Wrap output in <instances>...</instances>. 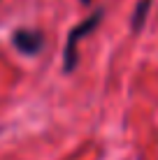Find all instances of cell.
<instances>
[{
    "label": "cell",
    "mask_w": 158,
    "mask_h": 160,
    "mask_svg": "<svg viewBox=\"0 0 158 160\" xmlns=\"http://www.w3.org/2000/svg\"><path fill=\"white\" fill-rule=\"evenodd\" d=\"M102 19H105V9L100 7V9H95L91 16H86L79 26H74V28L68 32V42H65V51H63V72L65 74H70V72L77 70V65H79V49H77L79 42L84 40L86 35H91V32L102 23Z\"/></svg>",
    "instance_id": "obj_1"
},
{
    "label": "cell",
    "mask_w": 158,
    "mask_h": 160,
    "mask_svg": "<svg viewBox=\"0 0 158 160\" xmlns=\"http://www.w3.org/2000/svg\"><path fill=\"white\" fill-rule=\"evenodd\" d=\"M12 44L19 53L23 56H37L42 53V49L47 47V37L40 30H30V28H16L12 32Z\"/></svg>",
    "instance_id": "obj_2"
},
{
    "label": "cell",
    "mask_w": 158,
    "mask_h": 160,
    "mask_svg": "<svg viewBox=\"0 0 158 160\" xmlns=\"http://www.w3.org/2000/svg\"><path fill=\"white\" fill-rule=\"evenodd\" d=\"M149 9H151V0H137V5L133 9V16H130V28H133V32H140L144 28Z\"/></svg>",
    "instance_id": "obj_3"
},
{
    "label": "cell",
    "mask_w": 158,
    "mask_h": 160,
    "mask_svg": "<svg viewBox=\"0 0 158 160\" xmlns=\"http://www.w3.org/2000/svg\"><path fill=\"white\" fill-rule=\"evenodd\" d=\"M81 2H84V5H86V2H91V0H81Z\"/></svg>",
    "instance_id": "obj_4"
}]
</instances>
